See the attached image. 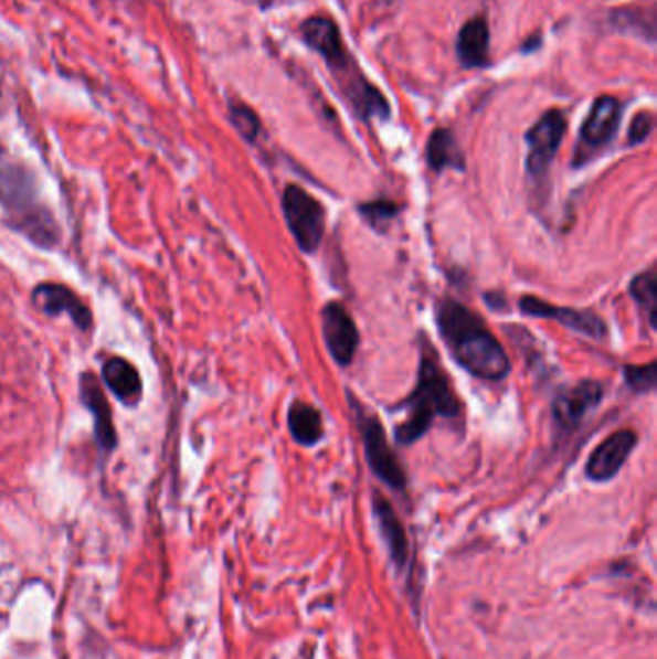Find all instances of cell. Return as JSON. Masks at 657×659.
Masks as SVG:
<instances>
[{"mask_svg": "<svg viewBox=\"0 0 657 659\" xmlns=\"http://www.w3.org/2000/svg\"><path fill=\"white\" fill-rule=\"evenodd\" d=\"M320 322H322L326 348L333 357V361L341 366L353 363L361 336H359L356 320L349 315L348 309L343 305L332 301L322 309Z\"/></svg>", "mask_w": 657, "mask_h": 659, "instance_id": "cell-8", "label": "cell"}, {"mask_svg": "<svg viewBox=\"0 0 657 659\" xmlns=\"http://www.w3.org/2000/svg\"><path fill=\"white\" fill-rule=\"evenodd\" d=\"M372 511L377 517L378 529H380L382 540L390 552L393 565L398 568L405 567L409 561L407 532L403 529L400 517L395 515V509L392 508L390 501L385 500L384 496L374 493Z\"/></svg>", "mask_w": 657, "mask_h": 659, "instance_id": "cell-15", "label": "cell"}, {"mask_svg": "<svg viewBox=\"0 0 657 659\" xmlns=\"http://www.w3.org/2000/svg\"><path fill=\"white\" fill-rule=\"evenodd\" d=\"M426 160L434 172H444L447 168L465 170V155H463L462 145L454 136V131L446 128L432 131L428 145H426Z\"/></svg>", "mask_w": 657, "mask_h": 659, "instance_id": "cell-20", "label": "cell"}, {"mask_svg": "<svg viewBox=\"0 0 657 659\" xmlns=\"http://www.w3.org/2000/svg\"><path fill=\"white\" fill-rule=\"evenodd\" d=\"M282 211L299 249L312 255L326 232V211L318 199L299 185H287L282 195Z\"/></svg>", "mask_w": 657, "mask_h": 659, "instance_id": "cell-5", "label": "cell"}, {"mask_svg": "<svg viewBox=\"0 0 657 659\" xmlns=\"http://www.w3.org/2000/svg\"><path fill=\"white\" fill-rule=\"evenodd\" d=\"M604 397V386L596 380H582L561 390L552 403V417L561 433H573L590 411L596 410Z\"/></svg>", "mask_w": 657, "mask_h": 659, "instance_id": "cell-7", "label": "cell"}, {"mask_svg": "<svg viewBox=\"0 0 657 659\" xmlns=\"http://www.w3.org/2000/svg\"><path fill=\"white\" fill-rule=\"evenodd\" d=\"M436 325L455 363L476 379L498 382L511 372V361L504 346L465 305L454 299L438 301Z\"/></svg>", "mask_w": 657, "mask_h": 659, "instance_id": "cell-1", "label": "cell"}, {"mask_svg": "<svg viewBox=\"0 0 657 659\" xmlns=\"http://www.w3.org/2000/svg\"><path fill=\"white\" fill-rule=\"evenodd\" d=\"M532 43H534V38L530 39V41H527V46H522V51H524V53H529V51H532V49H538V46L532 45ZM537 43H540V35L537 38Z\"/></svg>", "mask_w": 657, "mask_h": 659, "instance_id": "cell-26", "label": "cell"}, {"mask_svg": "<svg viewBox=\"0 0 657 659\" xmlns=\"http://www.w3.org/2000/svg\"><path fill=\"white\" fill-rule=\"evenodd\" d=\"M230 120L245 141H250V144L257 141L258 134H261V120L253 108L245 107V105H232Z\"/></svg>", "mask_w": 657, "mask_h": 659, "instance_id": "cell-24", "label": "cell"}, {"mask_svg": "<svg viewBox=\"0 0 657 659\" xmlns=\"http://www.w3.org/2000/svg\"><path fill=\"white\" fill-rule=\"evenodd\" d=\"M623 105L612 95H602L594 100L590 114L581 128L582 151H596L607 144L619 129Z\"/></svg>", "mask_w": 657, "mask_h": 659, "instance_id": "cell-12", "label": "cell"}, {"mask_svg": "<svg viewBox=\"0 0 657 659\" xmlns=\"http://www.w3.org/2000/svg\"><path fill=\"white\" fill-rule=\"evenodd\" d=\"M636 444H638V436L633 431H619L607 436L590 455L584 469L586 478L592 482H607L617 477Z\"/></svg>", "mask_w": 657, "mask_h": 659, "instance_id": "cell-11", "label": "cell"}, {"mask_svg": "<svg viewBox=\"0 0 657 659\" xmlns=\"http://www.w3.org/2000/svg\"><path fill=\"white\" fill-rule=\"evenodd\" d=\"M407 418L395 428V442L411 446L431 431L436 418H457L462 415V402L455 395L452 380L439 364L438 353L428 340L421 346L418 380L411 395L401 405Z\"/></svg>", "mask_w": 657, "mask_h": 659, "instance_id": "cell-2", "label": "cell"}, {"mask_svg": "<svg viewBox=\"0 0 657 659\" xmlns=\"http://www.w3.org/2000/svg\"><path fill=\"white\" fill-rule=\"evenodd\" d=\"M287 426L297 444L301 446H317L325 438V421L317 407L310 403L294 402L287 413Z\"/></svg>", "mask_w": 657, "mask_h": 659, "instance_id": "cell-19", "label": "cell"}, {"mask_svg": "<svg viewBox=\"0 0 657 659\" xmlns=\"http://www.w3.org/2000/svg\"><path fill=\"white\" fill-rule=\"evenodd\" d=\"M303 41L320 54L332 72H348L351 66L338 25L326 15H310L301 23Z\"/></svg>", "mask_w": 657, "mask_h": 659, "instance_id": "cell-10", "label": "cell"}, {"mask_svg": "<svg viewBox=\"0 0 657 659\" xmlns=\"http://www.w3.org/2000/svg\"><path fill=\"white\" fill-rule=\"evenodd\" d=\"M103 380L114 397H118L121 403L136 405L141 400V390H144L141 376L136 366L126 359L121 357L108 359L103 366Z\"/></svg>", "mask_w": 657, "mask_h": 659, "instance_id": "cell-18", "label": "cell"}, {"mask_svg": "<svg viewBox=\"0 0 657 659\" xmlns=\"http://www.w3.org/2000/svg\"><path fill=\"white\" fill-rule=\"evenodd\" d=\"M565 116L558 108L548 110L540 120L529 129L527 144H529V157H527V170L530 178L542 180L552 167L555 155L560 151L561 141L565 137Z\"/></svg>", "mask_w": 657, "mask_h": 659, "instance_id": "cell-6", "label": "cell"}, {"mask_svg": "<svg viewBox=\"0 0 657 659\" xmlns=\"http://www.w3.org/2000/svg\"><path fill=\"white\" fill-rule=\"evenodd\" d=\"M521 311L527 317L534 319H548L560 322L561 327L569 328L573 332L582 333L592 340H604L607 336V325L600 319L596 312L579 311L571 307H558V305L545 304L540 297L524 296L521 299Z\"/></svg>", "mask_w": 657, "mask_h": 659, "instance_id": "cell-9", "label": "cell"}, {"mask_svg": "<svg viewBox=\"0 0 657 659\" xmlns=\"http://www.w3.org/2000/svg\"><path fill=\"white\" fill-rule=\"evenodd\" d=\"M455 53L465 68H483L490 62V28L483 15L463 25L455 43Z\"/></svg>", "mask_w": 657, "mask_h": 659, "instance_id": "cell-16", "label": "cell"}, {"mask_svg": "<svg viewBox=\"0 0 657 659\" xmlns=\"http://www.w3.org/2000/svg\"><path fill=\"white\" fill-rule=\"evenodd\" d=\"M398 213H400V205H395L393 201H388V199H377V201H369V203L359 205V214L367 220L369 226L374 227L378 232L390 226Z\"/></svg>", "mask_w": 657, "mask_h": 659, "instance_id": "cell-22", "label": "cell"}, {"mask_svg": "<svg viewBox=\"0 0 657 659\" xmlns=\"http://www.w3.org/2000/svg\"><path fill=\"white\" fill-rule=\"evenodd\" d=\"M625 374V384H627L635 394H650L656 390L657 384V363L651 361L648 364H627L623 369Z\"/></svg>", "mask_w": 657, "mask_h": 659, "instance_id": "cell-23", "label": "cell"}, {"mask_svg": "<svg viewBox=\"0 0 657 659\" xmlns=\"http://www.w3.org/2000/svg\"><path fill=\"white\" fill-rule=\"evenodd\" d=\"M80 394L85 407L92 411L95 418V439H97L100 451H113L116 447V431L113 425V413L106 402V395L103 394V387L92 372H85L80 380Z\"/></svg>", "mask_w": 657, "mask_h": 659, "instance_id": "cell-14", "label": "cell"}, {"mask_svg": "<svg viewBox=\"0 0 657 659\" xmlns=\"http://www.w3.org/2000/svg\"><path fill=\"white\" fill-rule=\"evenodd\" d=\"M654 129V116L651 113H638L628 128V145L644 144L650 137Z\"/></svg>", "mask_w": 657, "mask_h": 659, "instance_id": "cell-25", "label": "cell"}, {"mask_svg": "<svg viewBox=\"0 0 657 659\" xmlns=\"http://www.w3.org/2000/svg\"><path fill=\"white\" fill-rule=\"evenodd\" d=\"M630 296L643 311L644 317L648 319L651 330L656 328L657 315V278L656 268L651 266L646 273L638 274L635 280L630 281Z\"/></svg>", "mask_w": 657, "mask_h": 659, "instance_id": "cell-21", "label": "cell"}, {"mask_svg": "<svg viewBox=\"0 0 657 659\" xmlns=\"http://www.w3.org/2000/svg\"><path fill=\"white\" fill-rule=\"evenodd\" d=\"M31 301L49 317H59L62 312L68 315L72 322L84 332H89L93 328V315L87 305L82 304L80 297L62 284H39L31 294Z\"/></svg>", "mask_w": 657, "mask_h": 659, "instance_id": "cell-13", "label": "cell"}, {"mask_svg": "<svg viewBox=\"0 0 657 659\" xmlns=\"http://www.w3.org/2000/svg\"><path fill=\"white\" fill-rule=\"evenodd\" d=\"M0 203L15 227L39 247L51 249L61 240L53 213L39 199L35 176L7 152H0Z\"/></svg>", "mask_w": 657, "mask_h": 659, "instance_id": "cell-3", "label": "cell"}, {"mask_svg": "<svg viewBox=\"0 0 657 659\" xmlns=\"http://www.w3.org/2000/svg\"><path fill=\"white\" fill-rule=\"evenodd\" d=\"M343 93H346L351 108L363 121H369L371 118L388 120L392 116V108H390L388 99L361 74L351 77L349 84L343 85Z\"/></svg>", "mask_w": 657, "mask_h": 659, "instance_id": "cell-17", "label": "cell"}, {"mask_svg": "<svg viewBox=\"0 0 657 659\" xmlns=\"http://www.w3.org/2000/svg\"><path fill=\"white\" fill-rule=\"evenodd\" d=\"M348 402L351 403L357 428L363 438L364 457L372 472L392 490L403 492L407 486V475L388 442L384 426L380 425L377 415H372L371 411L367 410V405L359 402L356 395L348 394Z\"/></svg>", "mask_w": 657, "mask_h": 659, "instance_id": "cell-4", "label": "cell"}]
</instances>
